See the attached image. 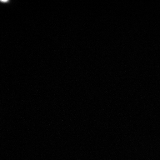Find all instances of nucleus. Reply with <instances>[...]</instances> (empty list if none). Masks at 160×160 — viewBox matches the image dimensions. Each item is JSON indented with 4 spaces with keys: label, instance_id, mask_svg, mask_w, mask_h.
<instances>
[]
</instances>
